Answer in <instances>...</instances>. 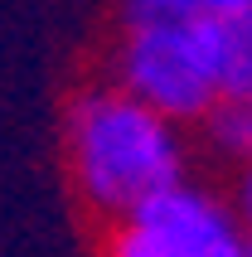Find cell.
Masks as SVG:
<instances>
[{
    "label": "cell",
    "mask_w": 252,
    "mask_h": 257,
    "mask_svg": "<svg viewBox=\"0 0 252 257\" xmlns=\"http://www.w3.org/2000/svg\"><path fill=\"white\" fill-rule=\"evenodd\" d=\"M199 126H204V141L223 160H233V165H247L252 160V102L218 97L209 112H204Z\"/></svg>",
    "instance_id": "obj_5"
},
{
    "label": "cell",
    "mask_w": 252,
    "mask_h": 257,
    "mask_svg": "<svg viewBox=\"0 0 252 257\" xmlns=\"http://www.w3.org/2000/svg\"><path fill=\"white\" fill-rule=\"evenodd\" d=\"M233 209H238L242 228H247V238H252V160L238 165V180H233Z\"/></svg>",
    "instance_id": "obj_6"
},
{
    "label": "cell",
    "mask_w": 252,
    "mask_h": 257,
    "mask_svg": "<svg viewBox=\"0 0 252 257\" xmlns=\"http://www.w3.org/2000/svg\"><path fill=\"white\" fill-rule=\"evenodd\" d=\"M218 87L223 97L252 102V5L218 20Z\"/></svg>",
    "instance_id": "obj_4"
},
{
    "label": "cell",
    "mask_w": 252,
    "mask_h": 257,
    "mask_svg": "<svg viewBox=\"0 0 252 257\" xmlns=\"http://www.w3.org/2000/svg\"><path fill=\"white\" fill-rule=\"evenodd\" d=\"M126 218H136L151 233L160 257H252V238L238 209H228L218 194L189 180H175L170 189L151 194Z\"/></svg>",
    "instance_id": "obj_3"
},
{
    "label": "cell",
    "mask_w": 252,
    "mask_h": 257,
    "mask_svg": "<svg viewBox=\"0 0 252 257\" xmlns=\"http://www.w3.org/2000/svg\"><path fill=\"white\" fill-rule=\"evenodd\" d=\"M63 170L87 214L116 223L151 194L184 180L180 121L121 83L78 87L63 107Z\"/></svg>",
    "instance_id": "obj_1"
},
{
    "label": "cell",
    "mask_w": 252,
    "mask_h": 257,
    "mask_svg": "<svg viewBox=\"0 0 252 257\" xmlns=\"http://www.w3.org/2000/svg\"><path fill=\"white\" fill-rule=\"evenodd\" d=\"M112 83L151 102L170 121H204L218 87V20H151V25H121L112 44Z\"/></svg>",
    "instance_id": "obj_2"
}]
</instances>
